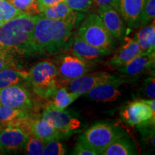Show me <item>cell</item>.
<instances>
[{
    "mask_svg": "<svg viewBox=\"0 0 155 155\" xmlns=\"http://www.w3.org/2000/svg\"><path fill=\"white\" fill-rule=\"evenodd\" d=\"M37 19L38 15L24 12L5 22L0 28V48L18 58L44 55L34 38Z\"/></svg>",
    "mask_w": 155,
    "mask_h": 155,
    "instance_id": "obj_1",
    "label": "cell"
},
{
    "mask_svg": "<svg viewBox=\"0 0 155 155\" xmlns=\"http://www.w3.org/2000/svg\"><path fill=\"white\" fill-rule=\"evenodd\" d=\"M81 21L78 19H53L38 15L33 35L37 44L45 54L55 55L71 48L73 31Z\"/></svg>",
    "mask_w": 155,
    "mask_h": 155,
    "instance_id": "obj_2",
    "label": "cell"
},
{
    "mask_svg": "<svg viewBox=\"0 0 155 155\" xmlns=\"http://www.w3.org/2000/svg\"><path fill=\"white\" fill-rule=\"evenodd\" d=\"M57 66L43 61L35 64L28 72V82L35 94L44 98H52L59 88Z\"/></svg>",
    "mask_w": 155,
    "mask_h": 155,
    "instance_id": "obj_3",
    "label": "cell"
},
{
    "mask_svg": "<svg viewBox=\"0 0 155 155\" xmlns=\"http://www.w3.org/2000/svg\"><path fill=\"white\" fill-rule=\"evenodd\" d=\"M76 34L87 43L96 48L111 52L114 48L113 37L97 13H90L84 17Z\"/></svg>",
    "mask_w": 155,
    "mask_h": 155,
    "instance_id": "obj_4",
    "label": "cell"
},
{
    "mask_svg": "<svg viewBox=\"0 0 155 155\" xmlns=\"http://www.w3.org/2000/svg\"><path fill=\"white\" fill-rule=\"evenodd\" d=\"M123 136L125 132L121 128L108 122H99L86 129L78 140L101 154L113 141Z\"/></svg>",
    "mask_w": 155,
    "mask_h": 155,
    "instance_id": "obj_5",
    "label": "cell"
},
{
    "mask_svg": "<svg viewBox=\"0 0 155 155\" xmlns=\"http://www.w3.org/2000/svg\"><path fill=\"white\" fill-rule=\"evenodd\" d=\"M64 138L81 130L83 124L76 114L56 108L51 102L48 104L42 115Z\"/></svg>",
    "mask_w": 155,
    "mask_h": 155,
    "instance_id": "obj_6",
    "label": "cell"
},
{
    "mask_svg": "<svg viewBox=\"0 0 155 155\" xmlns=\"http://www.w3.org/2000/svg\"><path fill=\"white\" fill-rule=\"evenodd\" d=\"M121 119L129 125L140 126L152 122L154 124L155 114L142 100L133 101L124 106L120 111Z\"/></svg>",
    "mask_w": 155,
    "mask_h": 155,
    "instance_id": "obj_7",
    "label": "cell"
},
{
    "mask_svg": "<svg viewBox=\"0 0 155 155\" xmlns=\"http://www.w3.org/2000/svg\"><path fill=\"white\" fill-rule=\"evenodd\" d=\"M28 131L17 127H7L0 129V152L15 154L24 150L28 142Z\"/></svg>",
    "mask_w": 155,
    "mask_h": 155,
    "instance_id": "obj_8",
    "label": "cell"
},
{
    "mask_svg": "<svg viewBox=\"0 0 155 155\" xmlns=\"http://www.w3.org/2000/svg\"><path fill=\"white\" fill-rule=\"evenodd\" d=\"M0 105L30 111L33 107L30 92L22 85L0 89Z\"/></svg>",
    "mask_w": 155,
    "mask_h": 155,
    "instance_id": "obj_9",
    "label": "cell"
},
{
    "mask_svg": "<svg viewBox=\"0 0 155 155\" xmlns=\"http://www.w3.org/2000/svg\"><path fill=\"white\" fill-rule=\"evenodd\" d=\"M91 65V64L74 55H63L60 57L57 66L58 78H61L64 82L68 83L88 73Z\"/></svg>",
    "mask_w": 155,
    "mask_h": 155,
    "instance_id": "obj_10",
    "label": "cell"
},
{
    "mask_svg": "<svg viewBox=\"0 0 155 155\" xmlns=\"http://www.w3.org/2000/svg\"><path fill=\"white\" fill-rule=\"evenodd\" d=\"M116 75H111L106 72L86 73L68 82V90L80 96L85 95L89 91L103 83L117 78Z\"/></svg>",
    "mask_w": 155,
    "mask_h": 155,
    "instance_id": "obj_11",
    "label": "cell"
},
{
    "mask_svg": "<svg viewBox=\"0 0 155 155\" xmlns=\"http://www.w3.org/2000/svg\"><path fill=\"white\" fill-rule=\"evenodd\" d=\"M97 14L114 39L122 40L127 33V26L118 11L112 6L98 7Z\"/></svg>",
    "mask_w": 155,
    "mask_h": 155,
    "instance_id": "obj_12",
    "label": "cell"
},
{
    "mask_svg": "<svg viewBox=\"0 0 155 155\" xmlns=\"http://www.w3.org/2000/svg\"><path fill=\"white\" fill-rule=\"evenodd\" d=\"M122 40L123 43L116 50L108 62V65L111 68L117 69L124 66L143 53L138 42L134 38L124 37Z\"/></svg>",
    "mask_w": 155,
    "mask_h": 155,
    "instance_id": "obj_13",
    "label": "cell"
},
{
    "mask_svg": "<svg viewBox=\"0 0 155 155\" xmlns=\"http://www.w3.org/2000/svg\"><path fill=\"white\" fill-rule=\"evenodd\" d=\"M71 51L73 55L90 64L101 61L104 57L111 53V51L109 50H102L91 45L79 38L77 34L73 39Z\"/></svg>",
    "mask_w": 155,
    "mask_h": 155,
    "instance_id": "obj_14",
    "label": "cell"
},
{
    "mask_svg": "<svg viewBox=\"0 0 155 155\" xmlns=\"http://www.w3.org/2000/svg\"><path fill=\"white\" fill-rule=\"evenodd\" d=\"M124 82V80L117 78L115 80L108 81L95 87L85 95L90 99L96 102L116 101L121 96L119 87Z\"/></svg>",
    "mask_w": 155,
    "mask_h": 155,
    "instance_id": "obj_15",
    "label": "cell"
},
{
    "mask_svg": "<svg viewBox=\"0 0 155 155\" xmlns=\"http://www.w3.org/2000/svg\"><path fill=\"white\" fill-rule=\"evenodd\" d=\"M30 118L28 110L0 105V129L7 127H17L29 132Z\"/></svg>",
    "mask_w": 155,
    "mask_h": 155,
    "instance_id": "obj_16",
    "label": "cell"
},
{
    "mask_svg": "<svg viewBox=\"0 0 155 155\" xmlns=\"http://www.w3.org/2000/svg\"><path fill=\"white\" fill-rule=\"evenodd\" d=\"M146 0H116L115 9L129 28H137Z\"/></svg>",
    "mask_w": 155,
    "mask_h": 155,
    "instance_id": "obj_17",
    "label": "cell"
},
{
    "mask_svg": "<svg viewBox=\"0 0 155 155\" xmlns=\"http://www.w3.org/2000/svg\"><path fill=\"white\" fill-rule=\"evenodd\" d=\"M29 133L44 142L53 139H65L59 131L42 116L31 117L29 123Z\"/></svg>",
    "mask_w": 155,
    "mask_h": 155,
    "instance_id": "obj_18",
    "label": "cell"
},
{
    "mask_svg": "<svg viewBox=\"0 0 155 155\" xmlns=\"http://www.w3.org/2000/svg\"><path fill=\"white\" fill-rule=\"evenodd\" d=\"M154 53H142L116 70L127 76H137L154 67Z\"/></svg>",
    "mask_w": 155,
    "mask_h": 155,
    "instance_id": "obj_19",
    "label": "cell"
},
{
    "mask_svg": "<svg viewBox=\"0 0 155 155\" xmlns=\"http://www.w3.org/2000/svg\"><path fill=\"white\" fill-rule=\"evenodd\" d=\"M39 15L45 18L61 19V20L78 19L81 21L85 17L84 12L73 10L65 2H62L57 5L48 7L40 12Z\"/></svg>",
    "mask_w": 155,
    "mask_h": 155,
    "instance_id": "obj_20",
    "label": "cell"
},
{
    "mask_svg": "<svg viewBox=\"0 0 155 155\" xmlns=\"http://www.w3.org/2000/svg\"><path fill=\"white\" fill-rule=\"evenodd\" d=\"M143 53L152 54L155 52V25L154 20L140 29L134 35Z\"/></svg>",
    "mask_w": 155,
    "mask_h": 155,
    "instance_id": "obj_21",
    "label": "cell"
},
{
    "mask_svg": "<svg viewBox=\"0 0 155 155\" xmlns=\"http://www.w3.org/2000/svg\"><path fill=\"white\" fill-rule=\"evenodd\" d=\"M101 155H133L137 154L133 141L123 136L113 141L101 152Z\"/></svg>",
    "mask_w": 155,
    "mask_h": 155,
    "instance_id": "obj_22",
    "label": "cell"
},
{
    "mask_svg": "<svg viewBox=\"0 0 155 155\" xmlns=\"http://www.w3.org/2000/svg\"><path fill=\"white\" fill-rule=\"evenodd\" d=\"M26 81H28V72L20 68H11L0 71V89L21 85Z\"/></svg>",
    "mask_w": 155,
    "mask_h": 155,
    "instance_id": "obj_23",
    "label": "cell"
},
{
    "mask_svg": "<svg viewBox=\"0 0 155 155\" xmlns=\"http://www.w3.org/2000/svg\"><path fill=\"white\" fill-rule=\"evenodd\" d=\"M80 96V95L70 91L66 87H59L52 98L51 103L58 109L65 110Z\"/></svg>",
    "mask_w": 155,
    "mask_h": 155,
    "instance_id": "obj_24",
    "label": "cell"
},
{
    "mask_svg": "<svg viewBox=\"0 0 155 155\" xmlns=\"http://www.w3.org/2000/svg\"><path fill=\"white\" fill-rule=\"evenodd\" d=\"M22 13L24 12L17 9L8 0H0V21L4 24Z\"/></svg>",
    "mask_w": 155,
    "mask_h": 155,
    "instance_id": "obj_25",
    "label": "cell"
},
{
    "mask_svg": "<svg viewBox=\"0 0 155 155\" xmlns=\"http://www.w3.org/2000/svg\"><path fill=\"white\" fill-rule=\"evenodd\" d=\"M155 0H146L139 17L137 28L144 27L154 20Z\"/></svg>",
    "mask_w": 155,
    "mask_h": 155,
    "instance_id": "obj_26",
    "label": "cell"
},
{
    "mask_svg": "<svg viewBox=\"0 0 155 155\" xmlns=\"http://www.w3.org/2000/svg\"><path fill=\"white\" fill-rule=\"evenodd\" d=\"M19 58L11 52L0 48V71L11 68H20L18 63Z\"/></svg>",
    "mask_w": 155,
    "mask_h": 155,
    "instance_id": "obj_27",
    "label": "cell"
},
{
    "mask_svg": "<svg viewBox=\"0 0 155 155\" xmlns=\"http://www.w3.org/2000/svg\"><path fill=\"white\" fill-rule=\"evenodd\" d=\"M45 142L40 139L30 134L29 139L24 150L25 154L29 155H42L43 154Z\"/></svg>",
    "mask_w": 155,
    "mask_h": 155,
    "instance_id": "obj_28",
    "label": "cell"
},
{
    "mask_svg": "<svg viewBox=\"0 0 155 155\" xmlns=\"http://www.w3.org/2000/svg\"><path fill=\"white\" fill-rule=\"evenodd\" d=\"M66 153L64 145L58 141L53 139L45 142L43 155H64Z\"/></svg>",
    "mask_w": 155,
    "mask_h": 155,
    "instance_id": "obj_29",
    "label": "cell"
},
{
    "mask_svg": "<svg viewBox=\"0 0 155 155\" xmlns=\"http://www.w3.org/2000/svg\"><path fill=\"white\" fill-rule=\"evenodd\" d=\"M68 7L73 10L86 12L91 8L92 0H64Z\"/></svg>",
    "mask_w": 155,
    "mask_h": 155,
    "instance_id": "obj_30",
    "label": "cell"
},
{
    "mask_svg": "<svg viewBox=\"0 0 155 155\" xmlns=\"http://www.w3.org/2000/svg\"><path fill=\"white\" fill-rule=\"evenodd\" d=\"M72 154L75 155H98L97 152L91 147L87 146L86 144L81 141H78L77 144H75L73 150Z\"/></svg>",
    "mask_w": 155,
    "mask_h": 155,
    "instance_id": "obj_31",
    "label": "cell"
},
{
    "mask_svg": "<svg viewBox=\"0 0 155 155\" xmlns=\"http://www.w3.org/2000/svg\"><path fill=\"white\" fill-rule=\"evenodd\" d=\"M144 93L148 98H155V79L154 77H150L147 78L144 81V86H143Z\"/></svg>",
    "mask_w": 155,
    "mask_h": 155,
    "instance_id": "obj_32",
    "label": "cell"
},
{
    "mask_svg": "<svg viewBox=\"0 0 155 155\" xmlns=\"http://www.w3.org/2000/svg\"><path fill=\"white\" fill-rule=\"evenodd\" d=\"M17 9L25 12L36 0H8Z\"/></svg>",
    "mask_w": 155,
    "mask_h": 155,
    "instance_id": "obj_33",
    "label": "cell"
},
{
    "mask_svg": "<svg viewBox=\"0 0 155 155\" xmlns=\"http://www.w3.org/2000/svg\"><path fill=\"white\" fill-rule=\"evenodd\" d=\"M36 2L38 6L39 12L40 13L48 7L64 2V0H36Z\"/></svg>",
    "mask_w": 155,
    "mask_h": 155,
    "instance_id": "obj_34",
    "label": "cell"
},
{
    "mask_svg": "<svg viewBox=\"0 0 155 155\" xmlns=\"http://www.w3.org/2000/svg\"><path fill=\"white\" fill-rule=\"evenodd\" d=\"M93 4H94L98 7H106V6H112L115 8L116 0H92Z\"/></svg>",
    "mask_w": 155,
    "mask_h": 155,
    "instance_id": "obj_35",
    "label": "cell"
},
{
    "mask_svg": "<svg viewBox=\"0 0 155 155\" xmlns=\"http://www.w3.org/2000/svg\"><path fill=\"white\" fill-rule=\"evenodd\" d=\"M144 103L150 106L152 112L155 114V100L152 99V98H148V99H141Z\"/></svg>",
    "mask_w": 155,
    "mask_h": 155,
    "instance_id": "obj_36",
    "label": "cell"
},
{
    "mask_svg": "<svg viewBox=\"0 0 155 155\" xmlns=\"http://www.w3.org/2000/svg\"><path fill=\"white\" fill-rule=\"evenodd\" d=\"M4 25V23H3V22H1V21H0V28H1V27H2V25Z\"/></svg>",
    "mask_w": 155,
    "mask_h": 155,
    "instance_id": "obj_37",
    "label": "cell"
}]
</instances>
